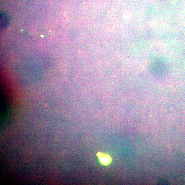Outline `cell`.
Segmentation results:
<instances>
[{
	"mask_svg": "<svg viewBox=\"0 0 185 185\" xmlns=\"http://www.w3.org/2000/svg\"><path fill=\"white\" fill-rule=\"evenodd\" d=\"M97 155L99 158L101 164L104 166L109 165L112 161V158L109 154L99 152L97 153Z\"/></svg>",
	"mask_w": 185,
	"mask_h": 185,
	"instance_id": "obj_1",
	"label": "cell"
},
{
	"mask_svg": "<svg viewBox=\"0 0 185 185\" xmlns=\"http://www.w3.org/2000/svg\"><path fill=\"white\" fill-rule=\"evenodd\" d=\"M10 22L9 16L5 12L1 13V27L4 28L7 26Z\"/></svg>",
	"mask_w": 185,
	"mask_h": 185,
	"instance_id": "obj_2",
	"label": "cell"
}]
</instances>
